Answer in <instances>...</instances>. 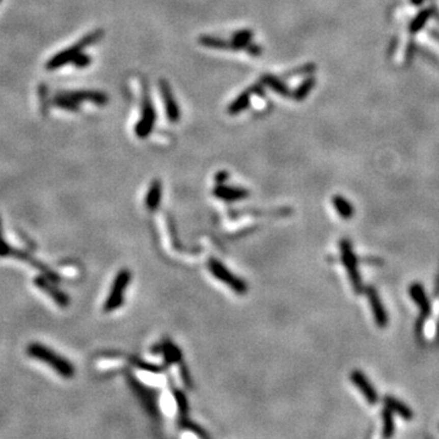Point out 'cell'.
Segmentation results:
<instances>
[{
	"label": "cell",
	"mask_w": 439,
	"mask_h": 439,
	"mask_svg": "<svg viewBox=\"0 0 439 439\" xmlns=\"http://www.w3.org/2000/svg\"><path fill=\"white\" fill-rule=\"evenodd\" d=\"M26 354L50 366L58 375L64 378H72L75 376V366L71 364L70 360L41 343H31L27 345Z\"/></svg>",
	"instance_id": "cell-1"
},
{
	"label": "cell",
	"mask_w": 439,
	"mask_h": 439,
	"mask_svg": "<svg viewBox=\"0 0 439 439\" xmlns=\"http://www.w3.org/2000/svg\"><path fill=\"white\" fill-rule=\"evenodd\" d=\"M103 36H104L103 30H97L94 31V32L85 36L81 41L77 42L76 44H73L72 46H70V48L65 49V50L55 54L54 57L46 63V70L54 71V70L60 69V67H63L64 65L72 63L77 55L81 54L83 49L87 48L89 45L95 44V43H98L101 38H103Z\"/></svg>",
	"instance_id": "cell-2"
},
{
	"label": "cell",
	"mask_w": 439,
	"mask_h": 439,
	"mask_svg": "<svg viewBox=\"0 0 439 439\" xmlns=\"http://www.w3.org/2000/svg\"><path fill=\"white\" fill-rule=\"evenodd\" d=\"M131 280V271L127 270V268H123V270H121L116 275L115 280H114L113 282V286H111L110 294L104 303L105 312L115 311L116 309L121 308L123 300H125V290L128 288Z\"/></svg>",
	"instance_id": "cell-3"
},
{
	"label": "cell",
	"mask_w": 439,
	"mask_h": 439,
	"mask_svg": "<svg viewBox=\"0 0 439 439\" xmlns=\"http://www.w3.org/2000/svg\"><path fill=\"white\" fill-rule=\"evenodd\" d=\"M339 246H341L342 252L341 261L343 262V265H344L345 270H347L349 278H350L352 289H354L355 293H358V294H361V293L365 292L366 287H364L363 280H361L358 271L359 259L355 256L354 252H352V246L349 240L342 239L341 243H339Z\"/></svg>",
	"instance_id": "cell-4"
},
{
	"label": "cell",
	"mask_w": 439,
	"mask_h": 439,
	"mask_svg": "<svg viewBox=\"0 0 439 439\" xmlns=\"http://www.w3.org/2000/svg\"><path fill=\"white\" fill-rule=\"evenodd\" d=\"M156 121V113L151 103L149 89L148 86L143 87V99H142V117L139 122L135 125V134L139 138H147L153 131L154 125Z\"/></svg>",
	"instance_id": "cell-5"
},
{
	"label": "cell",
	"mask_w": 439,
	"mask_h": 439,
	"mask_svg": "<svg viewBox=\"0 0 439 439\" xmlns=\"http://www.w3.org/2000/svg\"><path fill=\"white\" fill-rule=\"evenodd\" d=\"M209 270L212 273V276L221 281L222 283L228 286L232 290L237 292L238 294H245L246 292V284L243 282L239 277L233 275L228 270L226 266L222 265L221 261L217 259H210L209 260Z\"/></svg>",
	"instance_id": "cell-6"
},
{
	"label": "cell",
	"mask_w": 439,
	"mask_h": 439,
	"mask_svg": "<svg viewBox=\"0 0 439 439\" xmlns=\"http://www.w3.org/2000/svg\"><path fill=\"white\" fill-rule=\"evenodd\" d=\"M409 292H410L411 298L414 299V301L416 303L417 307L420 308V316L417 318L416 324H415V335L417 337V339H420L422 336V328H423V324H425L426 318H428L429 314H431V304H429V299L427 294H426L425 288L422 287V284L420 283L411 284Z\"/></svg>",
	"instance_id": "cell-7"
},
{
	"label": "cell",
	"mask_w": 439,
	"mask_h": 439,
	"mask_svg": "<svg viewBox=\"0 0 439 439\" xmlns=\"http://www.w3.org/2000/svg\"><path fill=\"white\" fill-rule=\"evenodd\" d=\"M33 283L38 289L43 290L45 294H48L50 298L57 303L60 308H67L70 305V298L66 293H64L63 290L59 288L58 283L51 281L50 278L45 277L44 275L39 273L38 276L35 277Z\"/></svg>",
	"instance_id": "cell-8"
},
{
	"label": "cell",
	"mask_w": 439,
	"mask_h": 439,
	"mask_svg": "<svg viewBox=\"0 0 439 439\" xmlns=\"http://www.w3.org/2000/svg\"><path fill=\"white\" fill-rule=\"evenodd\" d=\"M11 258L18 259V260H22L24 262H27V264L32 266V267H35L36 270H38L41 275H44L45 277L50 278L51 281H54V282H57V283L60 282L61 278L57 273V272L52 271L51 268L49 267V266H46L44 262L38 260V259L35 258V256L31 254V253L26 252V250L14 248L12 249V253H11Z\"/></svg>",
	"instance_id": "cell-9"
},
{
	"label": "cell",
	"mask_w": 439,
	"mask_h": 439,
	"mask_svg": "<svg viewBox=\"0 0 439 439\" xmlns=\"http://www.w3.org/2000/svg\"><path fill=\"white\" fill-rule=\"evenodd\" d=\"M159 87L160 93H161L162 101L163 104H165V110L166 114H168L169 121L172 123L178 122L179 117H181V111H179L178 104L174 97V93L171 91L169 82L165 81V79H160Z\"/></svg>",
	"instance_id": "cell-10"
},
{
	"label": "cell",
	"mask_w": 439,
	"mask_h": 439,
	"mask_svg": "<svg viewBox=\"0 0 439 439\" xmlns=\"http://www.w3.org/2000/svg\"><path fill=\"white\" fill-rule=\"evenodd\" d=\"M350 379L356 387L360 389L361 393L364 394V397L366 398L367 403L369 404H376L378 400V395L376 393V389L373 388V386L371 385L367 377L364 375L361 371L355 370L350 373Z\"/></svg>",
	"instance_id": "cell-11"
},
{
	"label": "cell",
	"mask_w": 439,
	"mask_h": 439,
	"mask_svg": "<svg viewBox=\"0 0 439 439\" xmlns=\"http://www.w3.org/2000/svg\"><path fill=\"white\" fill-rule=\"evenodd\" d=\"M365 294H367V296H369L370 305L371 308H372V312H373V316H375L376 323L378 324L379 327L387 326L388 316L387 314H386V310L385 308H383L381 298H379L377 290L373 288V287H366V289H365Z\"/></svg>",
	"instance_id": "cell-12"
},
{
	"label": "cell",
	"mask_w": 439,
	"mask_h": 439,
	"mask_svg": "<svg viewBox=\"0 0 439 439\" xmlns=\"http://www.w3.org/2000/svg\"><path fill=\"white\" fill-rule=\"evenodd\" d=\"M214 196L218 199L225 200V202H237V200L248 198L249 191L243 189V188L228 187L224 183H218L217 187L214 189Z\"/></svg>",
	"instance_id": "cell-13"
},
{
	"label": "cell",
	"mask_w": 439,
	"mask_h": 439,
	"mask_svg": "<svg viewBox=\"0 0 439 439\" xmlns=\"http://www.w3.org/2000/svg\"><path fill=\"white\" fill-rule=\"evenodd\" d=\"M65 94L69 95L70 98L75 99L79 103V101H92V103L98 104V105H104L109 101L106 94H104L103 92H97V91H76V92H64Z\"/></svg>",
	"instance_id": "cell-14"
},
{
	"label": "cell",
	"mask_w": 439,
	"mask_h": 439,
	"mask_svg": "<svg viewBox=\"0 0 439 439\" xmlns=\"http://www.w3.org/2000/svg\"><path fill=\"white\" fill-rule=\"evenodd\" d=\"M161 196H162V184L159 179L153 181V183L150 184L149 190L147 193V198H145V206L150 210V211H155L159 208L160 202H161Z\"/></svg>",
	"instance_id": "cell-15"
},
{
	"label": "cell",
	"mask_w": 439,
	"mask_h": 439,
	"mask_svg": "<svg viewBox=\"0 0 439 439\" xmlns=\"http://www.w3.org/2000/svg\"><path fill=\"white\" fill-rule=\"evenodd\" d=\"M199 44L210 49H217V50H233V45L232 41L228 42L226 39L220 38V37L214 36H200L198 39Z\"/></svg>",
	"instance_id": "cell-16"
},
{
	"label": "cell",
	"mask_w": 439,
	"mask_h": 439,
	"mask_svg": "<svg viewBox=\"0 0 439 439\" xmlns=\"http://www.w3.org/2000/svg\"><path fill=\"white\" fill-rule=\"evenodd\" d=\"M385 405L393 411V413L399 414V415L403 417L404 420H406V421H410V420L413 419V411H411L410 407H407L406 405L401 403L398 399L393 397H386Z\"/></svg>",
	"instance_id": "cell-17"
},
{
	"label": "cell",
	"mask_w": 439,
	"mask_h": 439,
	"mask_svg": "<svg viewBox=\"0 0 439 439\" xmlns=\"http://www.w3.org/2000/svg\"><path fill=\"white\" fill-rule=\"evenodd\" d=\"M254 33L250 30H242L238 31L232 37V45H233V50H245L250 45Z\"/></svg>",
	"instance_id": "cell-18"
},
{
	"label": "cell",
	"mask_w": 439,
	"mask_h": 439,
	"mask_svg": "<svg viewBox=\"0 0 439 439\" xmlns=\"http://www.w3.org/2000/svg\"><path fill=\"white\" fill-rule=\"evenodd\" d=\"M252 93L253 92L250 88L248 91L240 93L236 100L232 101L230 106H228V110H227L228 114H230V115H237V114L242 113L243 110H245L250 103V94H252Z\"/></svg>",
	"instance_id": "cell-19"
},
{
	"label": "cell",
	"mask_w": 439,
	"mask_h": 439,
	"mask_svg": "<svg viewBox=\"0 0 439 439\" xmlns=\"http://www.w3.org/2000/svg\"><path fill=\"white\" fill-rule=\"evenodd\" d=\"M261 83L262 85H266L267 87H270L272 91H275L278 94L284 95V97H287V95H289V89L287 87L284 83L281 81V79H278L277 77L271 76V75H265L261 77Z\"/></svg>",
	"instance_id": "cell-20"
},
{
	"label": "cell",
	"mask_w": 439,
	"mask_h": 439,
	"mask_svg": "<svg viewBox=\"0 0 439 439\" xmlns=\"http://www.w3.org/2000/svg\"><path fill=\"white\" fill-rule=\"evenodd\" d=\"M333 205H335L337 212H338L339 216H341L342 218L348 220V218L352 217V214H354V208H352V205L348 202L347 199H344L343 197L337 196V197L333 198Z\"/></svg>",
	"instance_id": "cell-21"
},
{
	"label": "cell",
	"mask_w": 439,
	"mask_h": 439,
	"mask_svg": "<svg viewBox=\"0 0 439 439\" xmlns=\"http://www.w3.org/2000/svg\"><path fill=\"white\" fill-rule=\"evenodd\" d=\"M52 104H54L55 106L60 107V109L69 110V111H78L79 109L78 101L75 100V99L70 98L69 95H66L65 93H60V94L52 99Z\"/></svg>",
	"instance_id": "cell-22"
},
{
	"label": "cell",
	"mask_w": 439,
	"mask_h": 439,
	"mask_svg": "<svg viewBox=\"0 0 439 439\" xmlns=\"http://www.w3.org/2000/svg\"><path fill=\"white\" fill-rule=\"evenodd\" d=\"M383 417V437H391L394 433V422H393V411L386 406L382 411Z\"/></svg>",
	"instance_id": "cell-23"
},
{
	"label": "cell",
	"mask_w": 439,
	"mask_h": 439,
	"mask_svg": "<svg viewBox=\"0 0 439 439\" xmlns=\"http://www.w3.org/2000/svg\"><path fill=\"white\" fill-rule=\"evenodd\" d=\"M12 246L10 244L5 240L4 233H3V225H2V218H0V259L3 258H9L11 256L12 253Z\"/></svg>",
	"instance_id": "cell-24"
},
{
	"label": "cell",
	"mask_w": 439,
	"mask_h": 439,
	"mask_svg": "<svg viewBox=\"0 0 439 439\" xmlns=\"http://www.w3.org/2000/svg\"><path fill=\"white\" fill-rule=\"evenodd\" d=\"M311 85H312L311 79H308V81H305L304 83H303V85H300V87L296 89V91L294 92V94H293L296 100H301V99H304L305 95L308 94V92L310 91Z\"/></svg>",
	"instance_id": "cell-25"
},
{
	"label": "cell",
	"mask_w": 439,
	"mask_h": 439,
	"mask_svg": "<svg viewBox=\"0 0 439 439\" xmlns=\"http://www.w3.org/2000/svg\"><path fill=\"white\" fill-rule=\"evenodd\" d=\"M92 63V59H91V57H89V55H87V54H83V52H81V54H78L77 55V57L75 58V60L72 61V64L75 65L76 67H78V69H83V67H87L89 64Z\"/></svg>",
	"instance_id": "cell-26"
},
{
	"label": "cell",
	"mask_w": 439,
	"mask_h": 439,
	"mask_svg": "<svg viewBox=\"0 0 439 439\" xmlns=\"http://www.w3.org/2000/svg\"><path fill=\"white\" fill-rule=\"evenodd\" d=\"M246 52H249V54L253 55V57H258V55H260L262 52V49H261V46L250 43L248 49H246Z\"/></svg>",
	"instance_id": "cell-27"
},
{
	"label": "cell",
	"mask_w": 439,
	"mask_h": 439,
	"mask_svg": "<svg viewBox=\"0 0 439 439\" xmlns=\"http://www.w3.org/2000/svg\"><path fill=\"white\" fill-rule=\"evenodd\" d=\"M228 178V174L227 172H218L217 175H216V181H217V183H224L226 179Z\"/></svg>",
	"instance_id": "cell-28"
},
{
	"label": "cell",
	"mask_w": 439,
	"mask_h": 439,
	"mask_svg": "<svg viewBox=\"0 0 439 439\" xmlns=\"http://www.w3.org/2000/svg\"><path fill=\"white\" fill-rule=\"evenodd\" d=\"M0 2H2V0H0Z\"/></svg>",
	"instance_id": "cell-29"
}]
</instances>
